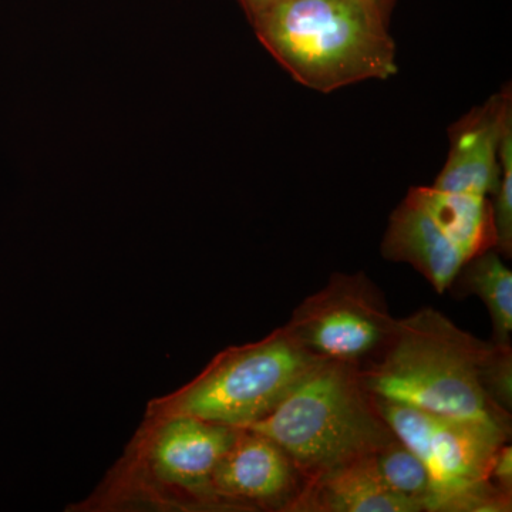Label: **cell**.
<instances>
[{
	"label": "cell",
	"instance_id": "1",
	"mask_svg": "<svg viewBox=\"0 0 512 512\" xmlns=\"http://www.w3.org/2000/svg\"><path fill=\"white\" fill-rule=\"evenodd\" d=\"M491 349L493 342H483L426 306L397 319L392 338L360 367V375L376 399L511 431V414L484 389Z\"/></svg>",
	"mask_w": 512,
	"mask_h": 512
},
{
	"label": "cell",
	"instance_id": "2",
	"mask_svg": "<svg viewBox=\"0 0 512 512\" xmlns=\"http://www.w3.org/2000/svg\"><path fill=\"white\" fill-rule=\"evenodd\" d=\"M237 431L190 416H144L93 493L67 511H221L212 474Z\"/></svg>",
	"mask_w": 512,
	"mask_h": 512
},
{
	"label": "cell",
	"instance_id": "3",
	"mask_svg": "<svg viewBox=\"0 0 512 512\" xmlns=\"http://www.w3.org/2000/svg\"><path fill=\"white\" fill-rule=\"evenodd\" d=\"M256 32L276 62L316 92L397 72L382 3L372 0H278L256 12Z\"/></svg>",
	"mask_w": 512,
	"mask_h": 512
},
{
	"label": "cell",
	"instance_id": "4",
	"mask_svg": "<svg viewBox=\"0 0 512 512\" xmlns=\"http://www.w3.org/2000/svg\"><path fill=\"white\" fill-rule=\"evenodd\" d=\"M261 431L288 454L303 481L375 453L394 439L360 367L319 360L265 419Z\"/></svg>",
	"mask_w": 512,
	"mask_h": 512
},
{
	"label": "cell",
	"instance_id": "5",
	"mask_svg": "<svg viewBox=\"0 0 512 512\" xmlns=\"http://www.w3.org/2000/svg\"><path fill=\"white\" fill-rule=\"evenodd\" d=\"M318 362L281 326L264 339L222 350L191 382L151 400L144 416L251 427L274 412Z\"/></svg>",
	"mask_w": 512,
	"mask_h": 512
},
{
	"label": "cell",
	"instance_id": "6",
	"mask_svg": "<svg viewBox=\"0 0 512 512\" xmlns=\"http://www.w3.org/2000/svg\"><path fill=\"white\" fill-rule=\"evenodd\" d=\"M376 404L394 436L426 464L434 487L430 512L511 511V495L490 483L494 458L510 441V430L407 404Z\"/></svg>",
	"mask_w": 512,
	"mask_h": 512
},
{
	"label": "cell",
	"instance_id": "7",
	"mask_svg": "<svg viewBox=\"0 0 512 512\" xmlns=\"http://www.w3.org/2000/svg\"><path fill=\"white\" fill-rule=\"evenodd\" d=\"M396 323L383 292L357 272L330 276L284 326L316 359L362 367L382 352Z\"/></svg>",
	"mask_w": 512,
	"mask_h": 512
},
{
	"label": "cell",
	"instance_id": "8",
	"mask_svg": "<svg viewBox=\"0 0 512 512\" xmlns=\"http://www.w3.org/2000/svg\"><path fill=\"white\" fill-rule=\"evenodd\" d=\"M303 483L274 440L244 427L222 454L211 484L221 511H288Z\"/></svg>",
	"mask_w": 512,
	"mask_h": 512
},
{
	"label": "cell",
	"instance_id": "9",
	"mask_svg": "<svg viewBox=\"0 0 512 512\" xmlns=\"http://www.w3.org/2000/svg\"><path fill=\"white\" fill-rule=\"evenodd\" d=\"M512 120L510 86L450 127V151L433 187L490 197L500 183V146Z\"/></svg>",
	"mask_w": 512,
	"mask_h": 512
},
{
	"label": "cell",
	"instance_id": "10",
	"mask_svg": "<svg viewBox=\"0 0 512 512\" xmlns=\"http://www.w3.org/2000/svg\"><path fill=\"white\" fill-rule=\"evenodd\" d=\"M380 252L389 261L413 266L437 293L450 289L468 261L426 208L410 194L393 211Z\"/></svg>",
	"mask_w": 512,
	"mask_h": 512
},
{
	"label": "cell",
	"instance_id": "11",
	"mask_svg": "<svg viewBox=\"0 0 512 512\" xmlns=\"http://www.w3.org/2000/svg\"><path fill=\"white\" fill-rule=\"evenodd\" d=\"M291 512H421L383 483L373 454L359 457L309 478Z\"/></svg>",
	"mask_w": 512,
	"mask_h": 512
},
{
	"label": "cell",
	"instance_id": "12",
	"mask_svg": "<svg viewBox=\"0 0 512 512\" xmlns=\"http://www.w3.org/2000/svg\"><path fill=\"white\" fill-rule=\"evenodd\" d=\"M409 194L426 208L467 259L494 248L493 205L488 197L443 191L433 185L413 187Z\"/></svg>",
	"mask_w": 512,
	"mask_h": 512
},
{
	"label": "cell",
	"instance_id": "13",
	"mask_svg": "<svg viewBox=\"0 0 512 512\" xmlns=\"http://www.w3.org/2000/svg\"><path fill=\"white\" fill-rule=\"evenodd\" d=\"M461 296L476 295L483 301L493 323V343L511 346L512 272L494 248L468 259L450 286Z\"/></svg>",
	"mask_w": 512,
	"mask_h": 512
},
{
	"label": "cell",
	"instance_id": "14",
	"mask_svg": "<svg viewBox=\"0 0 512 512\" xmlns=\"http://www.w3.org/2000/svg\"><path fill=\"white\" fill-rule=\"evenodd\" d=\"M373 458L383 483L390 491L416 504L421 511H431L433 481L426 464L409 447L394 437L376 450Z\"/></svg>",
	"mask_w": 512,
	"mask_h": 512
},
{
	"label": "cell",
	"instance_id": "15",
	"mask_svg": "<svg viewBox=\"0 0 512 512\" xmlns=\"http://www.w3.org/2000/svg\"><path fill=\"white\" fill-rule=\"evenodd\" d=\"M500 183L493 195L494 249L503 258L512 255V120L505 127L500 146Z\"/></svg>",
	"mask_w": 512,
	"mask_h": 512
},
{
	"label": "cell",
	"instance_id": "16",
	"mask_svg": "<svg viewBox=\"0 0 512 512\" xmlns=\"http://www.w3.org/2000/svg\"><path fill=\"white\" fill-rule=\"evenodd\" d=\"M485 392L498 407L511 414L512 409V349L495 345L484 363Z\"/></svg>",
	"mask_w": 512,
	"mask_h": 512
},
{
	"label": "cell",
	"instance_id": "17",
	"mask_svg": "<svg viewBox=\"0 0 512 512\" xmlns=\"http://www.w3.org/2000/svg\"><path fill=\"white\" fill-rule=\"evenodd\" d=\"M490 483L503 493L512 495V448L508 443L498 450L494 458Z\"/></svg>",
	"mask_w": 512,
	"mask_h": 512
},
{
	"label": "cell",
	"instance_id": "18",
	"mask_svg": "<svg viewBox=\"0 0 512 512\" xmlns=\"http://www.w3.org/2000/svg\"><path fill=\"white\" fill-rule=\"evenodd\" d=\"M249 5L255 9V12L266 8V6L272 5V3L278 2V0H248Z\"/></svg>",
	"mask_w": 512,
	"mask_h": 512
},
{
	"label": "cell",
	"instance_id": "19",
	"mask_svg": "<svg viewBox=\"0 0 512 512\" xmlns=\"http://www.w3.org/2000/svg\"><path fill=\"white\" fill-rule=\"evenodd\" d=\"M372 2L382 3V0H372Z\"/></svg>",
	"mask_w": 512,
	"mask_h": 512
}]
</instances>
